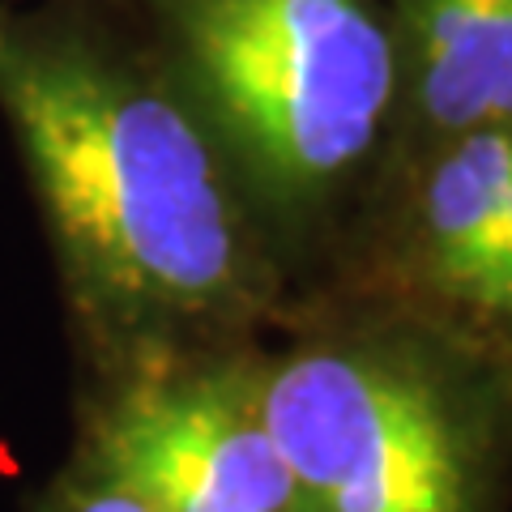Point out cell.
Listing matches in <instances>:
<instances>
[{"mask_svg":"<svg viewBox=\"0 0 512 512\" xmlns=\"http://www.w3.org/2000/svg\"><path fill=\"white\" fill-rule=\"evenodd\" d=\"M0 116L35 188L90 376L244 350L282 252L167 77L0 0Z\"/></svg>","mask_w":512,"mask_h":512,"instance_id":"cell-1","label":"cell"},{"mask_svg":"<svg viewBox=\"0 0 512 512\" xmlns=\"http://www.w3.org/2000/svg\"><path fill=\"white\" fill-rule=\"evenodd\" d=\"M261 410L295 512H500L512 359L406 308L261 355Z\"/></svg>","mask_w":512,"mask_h":512,"instance_id":"cell-2","label":"cell"},{"mask_svg":"<svg viewBox=\"0 0 512 512\" xmlns=\"http://www.w3.org/2000/svg\"><path fill=\"white\" fill-rule=\"evenodd\" d=\"M30 512H150V508L116 474H107L69 453L64 470L47 478V487L35 495Z\"/></svg>","mask_w":512,"mask_h":512,"instance_id":"cell-8","label":"cell"},{"mask_svg":"<svg viewBox=\"0 0 512 512\" xmlns=\"http://www.w3.org/2000/svg\"><path fill=\"white\" fill-rule=\"evenodd\" d=\"M389 22L423 150L470 128H512V0H393Z\"/></svg>","mask_w":512,"mask_h":512,"instance_id":"cell-6","label":"cell"},{"mask_svg":"<svg viewBox=\"0 0 512 512\" xmlns=\"http://www.w3.org/2000/svg\"><path fill=\"white\" fill-rule=\"evenodd\" d=\"M175 94L244 184L265 231L308 239L359 188L402 107L376 0H158Z\"/></svg>","mask_w":512,"mask_h":512,"instance_id":"cell-3","label":"cell"},{"mask_svg":"<svg viewBox=\"0 0 512 512\" xmlns=\"http://www.w3.org/2000/svg\"><path fill=\"white\" fill-rule=\"evenodd\" d=\"M73 457L116 474L150 512H295L252 346L90 376Z\"/></svg>","mask_w":512,"mask_h":512,"instance_id":"cell-4","label":"cell"},{"mask_svg":"<svg viewBox=\"0 0 512 512\" xmlns=\"http://www.w3.org/2000/svg\"><path fill=\"white\" fill-rule=\"evenodd\" d=\"M457 333L512 359V188L491 239V252L483 261V274H478L466 308H461Z\"/></svg>","mask_w":512,"mask_h":512,"instance_id":"cell-7","label":"cell"},{"mask_svg":"<svg viewBox=\"0 0 512 512\" xmlns=\"http://www.w3.org/2000/svg\"><path fill=\"white\" fill-rule=\"evenodd\" d=\"M512 188V128H470L414 154V171L389 239V269L402 303L457 329L500 227Z\"/></svg>","mask_w":512,"mask_h":512,"instance_id":"cell-5","label":"cell"}]
</instances>
